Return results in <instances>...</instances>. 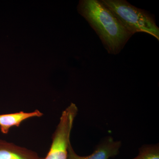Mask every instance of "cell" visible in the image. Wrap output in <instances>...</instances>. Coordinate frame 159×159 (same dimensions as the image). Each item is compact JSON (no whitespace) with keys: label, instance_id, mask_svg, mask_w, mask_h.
Returning <instances> with one entry per match:
<instances>
[{"label":"cell","instance_id":"6da1fadb","mask_svg":"<svg viewBox=\"0 0 159 159\" xmlns=\"http://www.w3.org/2000/svg\"><path fill=\"white\" fill-rule=\"evenodd\" d=\"M77 9L96 32L109 54H119L132 36L100 1H80Z\"/></svg>","mask_w":159,"mask_h":159},{"label":"cell","instance_id":"7a4b0ae2","mask_svg":"<svg viewBox=\"0 0 159 159\" xmlns=\"http://www.w3.org/2000/svg\"><path fill=\"white\" fill-rule=\"evenodd\" d=\"M100 2L133 35L145 32L159 40V29L153 16L147 11L132 6L125 0H101Z\"/></svg>","mask_w":159,"mask_h":159},{"label":"cell","instance_id":"3957f363","mask_svg":"<svg viewBox=\"0 0 159 159\" xmlns=\"http://www.w3.org/2000/svg\"><path fill=\"white\" fill-rule=\"evenodd\" d=\"M78 111L77 106L72 102L63 111L59 123L52 135L50 149L43 159H68L71 131Z\"/></svg>","mask_w":159,"mask_h":159},{"label":"cell","instance_id":"277c9868","mask_svg":"<svg viewBox=\"0 0 159 159\" xmlns=\"http://www.w3.org/2000/svg\"><path fill=\"white\" fill-rule=\"evenodd\" d=\"M120 141H115L112 137H108L97 145L92 154L80 156L74 151L70 143L68 148V159H109L115 157L119 153L121 146Z\"/></svg>","mask_w":159,"mask_h":159},{"label":"cell","instance_id":"5b68a950","mask_svg":"<svg viewBox=\"0 0 159 159\" xmlns=\"http://www.w3.org/2000/svg\"><path fill=\"white\" fill-rule=\"evenodd\" d=\"M43 158L34 151L0 139V159Z\"/></svg>","mask_w":159,"mask_h":159},{"label":"cell","instance_id":"8992f818","mask_svg":"<svg viewBox=\"0 0 159 159\" xmlns=\"http://www.w3.org/2000/svg\"><path fill=\"white\" fill-rule=\"evenodd\" d=\"M43 115V113L37 109L29 112L20 111L12 113L0 114V130L3 134H7L11 127H19L23 121L34 117L39 118Z\"/></svg>","mask_w":159,"mask_h":159},{"label":"cell","instance_id":"52a82bcc","mask_svg":"<svg viewBox=\"0 0 159 159\" xmlns=\"http://www.w3.org/2000/svg\"><path fill=\"white\" fill-rule=\"evenodd\" d=\"M133 159H159L158 144L142 146L139 148V155Z\"/></svg>","mask_w":159,"mask_h":159}]
</instances>
